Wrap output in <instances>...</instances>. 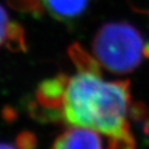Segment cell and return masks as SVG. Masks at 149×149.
<instances>
[{"instance_id": "12", "label": "cell", "mask_w": 149, "mask_h": 149, "mask_svg": "<svg viewBox=\"0 0 149 149\" xmlns=\"http://www.w3.org/2000/svg\"><path fill=\"white\" fill-rule=\"evenodd\" d=\"M8 15L5 8L0 5V47L5 44L6 40V33H7V28H8Z\"/></svg>"}, {"instance_id": "13", "label": "cell", "mask_w": 149, "mask_h": 149, "mask_svg": "<svg viewBox=\"0 0 149 149\" xmlns=\"http://www.w3.org/2000/svg\"><path fill=\"white\" fill-rule=\"evenodd\" d=\"M2 118L8 123L16 120L17 118H18V112H17V109L13 108L12 106H10V105H6L2 108Z\"/></svg>"}, {"instance_id": "7", "label": "cell", "mask_w": 149, "mask_h": 149, "mask_svg": "<svg viewBox=\"0 0 149 149\" xmlns=\"http://www.w3.org/2000/svg\"><path fill=\"white\" fill-rule=\"evenodd\" d=\"M5 45L11 52H27L28 44L24 29L19 22L9 21L6 33Z\"/></svg>"}, {"instance_id": "5", "label": "cell", "mask_w": 149, "mask_h": 149, "mask_svg": "<svg viewBox=\"0 0 149 149\" xmlns=\"http://www.w3.org/2000/svg\"><path fill=\"white\" fill-rule=\"evenodd\" d=\"M91 0H42L44 9L55 20L63 23L77 21L86 12Z\"/></svg>"}, {"instance_id": "15", "label": "cell", "mask_w": 149, "mask_h": 149, "mask_svg": "<svg viewBox=\"0 0 149 149\" xmlns=\"http://www.w3.org/2000/svg\"><path fill=\"white\" fill-rule=\"evenodd\" d=\"M143 53H144V58L149 59V42L146 43L144 45V51H143Z\"/></svg>"}, {"instance_id": "6", "label": "cell", "mask_w": 149, "mask_h": 149, "mask_svg": "<svg viewBox=\"0 0 149 149\" xmlns=\"http://www.w3.org/2000/svg\"><path fill=\"white\" fill-rule=\"evenodd\" d=\"M68 54L79 73L102 76V64L96 58H93L80 43H72L68 49Z\"/></svg>"}, {"instance_id": "8", "label": "cell", "mask_w": 149, "mask_h": 149, "mask_svg": "<svg viewBox=\"0 0 149 149\" xmlns=\"http://www.w3.org/2000/svg\"><path fill=\"white\" fill-rule=\"evenodd\" d=\"M6 2L13 10L31 16L34 19H41L44 15L42 0H6Z\"/></svg>"}, {"instance_id": "1", "label": "cell", "mask_w": 149, "mask_h": 149, "mask_svg": "<svg viewBox=\"0 0 149 149\" xmlns=\"http://www.w3.org/2000/svg\"><path fill=\"white\" fill-rule=\"evenodd\" d=\"M130 81H103L79 73L70 77L63 107L64 123L91 128L108 137L130 128Z\"/></svg>"}, {"instance_id": "9", "label": "cell", "mask_w": 149, "mask_h": 149, "mask_svg": "<svg viewBox=\"0 0 149 149\" xmlns=\"http://www.w3.org/2000/svg\"><path fill=\"white\" fill-rule=\"evenodd\" d=\"M107 149H136V141L130 128L117 135L111 136L108 139Z\"/></svg>"}, {"instance_id": "2", "label": "cell", "mask_w": 149, "mask_h": 149, "mask_svg": "<svg viewBox=\"0 0 149 149\" xmlns=\"http://www.w3.org/2000/svg\"><path fill=\"white\" fill-rule=\"evenodd\" d=\"M144 39L137 28L127 22L103 24L93 39V52L111 73L124 75L138 68L144 56Z\"/></svg>"}, {"instance_id": "4", "label": "cell", "mask_w": 149, "mask_h": 149, "mask_svg": "<svg viewBox=\"0 0 149 149\" xmlns=\"http://www.w3.org/2000/svg\"><path fill=\"white\" fill-rule=\"evenodd\" d=\"M51 149H103V144L96 130L75 126L60 134Z\"/></svg>"}, {"instance_id": "17", "label": "cell", "mask_w": 149, "mask_h": 149, "mask_svg": "<svg viewBox=\"0 0 149 149\" xmlns=\"http://www.w3.org/2000/svg\"><path fill=\"white\" fill-rule=\"evenodd\" d=\"M148 16H149V11H148Z\"/></svg>"}, {"instance_id": "3", "label": "cell", "mask_w": 149, "mask_h": 149, "mask_svg": "<svg viewBox=\"0 0 149 149\" xmlns=\"http://www.w3.org/2000/svg\"><path fill=\"white\" fill-rule=\"evenodd\" d=\"M69 82L70 77L64 73L43 80L38 84L33 100L39 106L45 109L63 113Z\"/></svg>"}, {"instance_id": "11", "label": "cell", "mask_w": 149, "mask_h": 149, "mask_svg": "<svg viewBox=\"0 0 149 149\" xmlns=\"http://www.w3.org/2000/svg\"><path fill=\"white\" fill-rule=\"evenodd\" d=\"M16 145L18 149H37L38 138L32 132L23 130L17 135Z\"/></svg>"}, {"instance_id": "10", "label": "cell", "mask_w": 149, "mask_h": 149, "mask_svg": "<svg viewBox=\"0 0 149 149\" xmlns=\"http://www.w3.org/2000/svg\"><path fill=\"white\" fill-rule=\"evenodd\" d=\"M128 116L132 120L141 125L149 119V107L141 101L132 102L128 111Z\"/></svg>"}, {"instance_id": "16", "label": "cell", "mask_w": 149, "mask_h": 149, "mask_svg": "<svg viewBox=\"0 0 149 149\" xmlns=\"http://www.w3.org/2000/svg\"><path fill=\"white\" fill-rule=\"evenodd\" d=\"M0 149H16L12 145L7 143H0Z\"/></svg>"}, {"instance_id": "14", "label": "cell", "mask_w": 149, "mask_h": 149, "mask_svg": "<svg viewBox=\"0 0 149 149\" xmlns=\"http://www.w3.org/2000/svg\"><path fill=\"white\" fill-rule=\"evenodd\" d=\"M140 126H141V132H143V135L145 137V141L147 145H149V119L147 122H145L144 124H141Z\"/></svg>"}]
</instances>
